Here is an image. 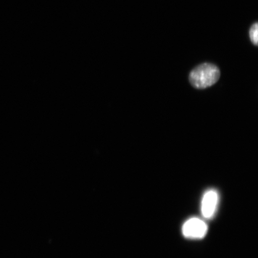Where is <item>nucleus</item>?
I'll use <instances>...</instances> for the list:
<instances>
[{"instance_id":"f257e3e1","label":"nucleus","mask_w":258,"mask_h":258,"mask_svg":"<svg viewBox=\"0 0 258 258\" xmlns=\"http://www.w3.org/2000/svg\"><path fill=\"white\" fill-rule=\"evenodd\" d=\"M220 76V70L218 67L212 63H205L200 64L190 73L189 80L194 88L204 89L217 83Z\"/></svg>"},{"instance_id":"f03ea898","label":"nucleus","mask_w":258,"mask_h":258,"mask_svg":"<svg viewBox=\"0 0 258 258\" xmlns=\"http://www.w3.org/2000/svg\"><path fill=\"white\" fill-rule=\"evenodd\" d=\"M208 227L205 221L198 218L188 219L183 224L182 233L186 238L201 239L206 236Z\"/></svg>"},{"instance_id":"7ed1b4c3","label":"nucleus","mask_w":258,"mask_h":258,"mask_svg":"<svg viewBox=\"0 0 258 258\" xmlns=\"http://www.w3.org/2000/svg\"><path fill=\"white\" fill-rule=\"evenodd\" d=\"M218 195L215 190H209L203 196L202 202V213L206 219L214 217L218 206Z\"/></svg>"},{"instance_id":"20e7f679","label":"nucleus","mask_w":258,"mask_h":258,"mask_svg":"<svg viewBox=\"0 0 258 258\" xmlns=\"http://www.w3.org/2000/svg\"><path fill=\"white\" fill-rule=\"evenodd\" d=\"M258 25L257 23H254L250 27L249 30V37L251 43L257 46L258 43Z\"/></svg>"}]
</instances>
